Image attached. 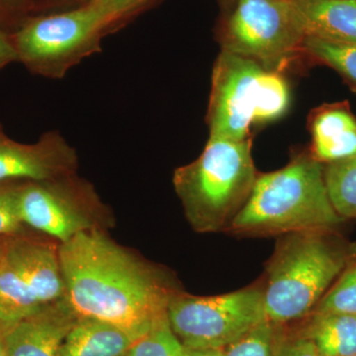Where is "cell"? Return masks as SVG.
Returning a JSON list of instances; mask_svg holds the SVG:
<instances>
[{
  "label": "cell",
  "instance_id": "obj_1",
  "mask_svg": "<svg viewBox=\"0 0 356 356\" xmlns=\"http://www.w3.org/2000/svg\"><path fill=\"white\" fill-rule=\"evenodd\" d=\"M67 298L77 317L144 336L166 316L181 286L172 271L93 231L60 243Z\"/></svg>",
  "mask_w": 356,
  "mask_h": 356
},
{
  "label": "cell",
  "instance_id": "obj_2",
  "mask_svg": "<svg viewBox=\"0 0 356 356\" xmlns=\"http://www.w3.org/2000/svg\"><path fill=\"white\" fill-rule=\"evenodd\" d=\"M355 262L356 242L337 229L277 236L261 280L266 320L274 325L304 320Z\"/></svg>",
  "mask_w": 356,
  "mask_h": 356
},
{
  "label": "cell",
  "instance_id": "obj_3",
  "mask_svg": "<svg viewBox=\"0 0 356 356\" xmlns=\"http://www.w3.org/2000/svg\"><path fill=\"white\" fill-rule=\"evenodd\" d=\"M325 165L309 153L281 170L257 175L250 198L227 233L245 238L280 236L298 232L341 229L346 220L332 206Z\"/></svg>",
  "mask_w": 356,
  "mask_h": 356
},
{
  "label": "cell",
  "instance_id": "obj_4",
  "mask_svg": "<svg viewBox=\"0 0 356 356\" xmlns=\"http://www.w3.org/2000/svg\"><path fill=\"white\" fill-rule=\"evenodd\" d=\"M257 175L252 140L209 137L195 161L175 170L172 184L191 228L217 233L247 203Z\"/></svg>",
  "mask_w": 356,
  "mask_h": 356
},
{
  "label": "cell",
  "instance_id": "obj_5",
  "mask_svg": "<svg viewBox=\"0 0 356 356\" xmlns=\"http://www.w3.org/2000/svg\"><path fill=\"white\" fill-rule=\"evenodd\" d=\"M289 104V86L280 72L229 51L218 56L206 116L209 137L250 139L252 124L280 118Z\"/></svg>",
  "mask_w": 356,
  "mask_h": 356
},
{
  "label": "cell",
  "instance_id": "obj_6",
  "mask_svg": "<svg viewBox=\"0 0 356 356\" xmlns=\"http://www.w3.org/2000/svg\"><path fill=\"white\" fill-rule=\"evenodd\" d=\"M111 31L108 11L86 0L72 10L28 20L11 38L18 62L38 76L57 81L86 58L102 53L103 37Z\"/></svg>",
  "mask_w": 356,
  "mask_h": 356
},
{
  "label": "cell",
  "instance_id": "obj_7",
  "mask_svg": "<svg viewBox=\"0 0 356 356\" xmlns=\"http://www.w3.org/2000/svg\"><path fill=\"white\" fill-rule=\"evenodd\" d=\"M18 207L28 229L58 243L88 232H109L116 224L95 185L79 172L22 182Z\"/></svg>",
  "mask_w": 356,
  "mask_h": 356
},
{
  "label": "cell",
  "instance_id": "obj_8",
  "mask_svg": "<svg viewBox=\"0 0 356 356\" xmlns=\"http://www.w3.org/2000/svg\"><path fill=\"white\" fill-rule=\"evenodd\" d=\"M168 323L189 350H224L266 320L261 281L216 296L184 291L168 303Z\"/></svg>",
  "mask_w": 356,
  "mask_h": 356
},
{
  "label": "cell",
  "instance_id": "obj_9",
  "mask_svg": "<svg viewBox=\"0 0 356 356\" xmlns=\"http://www.w3.org/2000/svg\"><path fill=\"white\" fill-rule=\"evenodd\" d=\"M229 9L222 50L276 72L303 51L307 32L295 0H235Z\"/></svg>",
  "mask_w": 356,
  "mask_h": 356
},
{
  "label": "cell",
  "instance_id": "obj_10",
  "mask_svg": "<svg viewBox=\"0 0 356 356\" xmlns=\"http://www.w3.org/2000/svg\"><path fill=\"white\" fill-rule=\"evenodd\" d=\"M76 149L58 131L41 136L34 144L16 142L0 125V184L42 181L79 172Z\"/></svg>",
  "mask_w": 356,
  "mask_h": 356
},
{
  "label": "cell",
  "instance_id": "obj_11",
  "mask_svg": "<svg viewBox=\"0 0 356 356\" xmlns=\"http://www.w3.org/2000/svg\"><path fill=\"white\" fill-rule=\"evenodd\" d=\"M4 254L24 278L43 306L67 296L64 273L60 264V243L51 238L26 235L3 238Z\"/></svg>",
  "mask_w": 356,
  "mask_h": 356
},
{
  "label": "cell",
  "instance_id": "obj_12",
  "mask_svg": "<svg viewBox=\"0 0 356 356\" xmlns=\"http://www.w3.org/2000/svg\"><path fill=\"white\" fill-rule=\"evenodd\" d=\"M77 315L67 298L2 330L9 356H58Z\"/></svg>",
  "mask_w": 356,
  "mask_h": 356
},
{
  "label": "cell",
  "instance_id": "obj_13",
  "mask_svg": "<svg viewBox=\"0 0 356 356\" xmlns=\"http://www.w3.org/2000/svg\"><path fill=\"white\" fill-rule=\"evenodd\" d=\"M310 154L323 165L356 156V117L346 102L318 107L310 117Z\"/></svg>",
  "mask_w": 356,
  "mask_h": 356
},
{
  "label": "cell",
  "instance_id": "obj_14",
  "mask_svg": "<svg viewBox=\"0 0 356 356\" xmlns=\"http://www.w3.org/2000/svg\"><path fill=\"white\" fill-rule=\"evenodd\" d=\"M140 337L104 321L79 317L58 356H125Z\"/></svg>",
  "mask_w": 356,
  "mask_h": 356
},
{
  "label": "cell",
  "instance_id": "obj_15",
  "mask_svg": "<svg viewBox=\"0 0 356 356\" xmlns=\"http://www.w3.org/2000/svg\"><path fill=\"white\" fill-rule=\"evenodd\" d=\"M307 36L356 44V0H295Z\"/></svg>",
  "mask_w": 356,
  "mask_h": 356
},
{
  "label": "cell",
  "instance_id": "obj_16",
  "mask_svg": "<svg viewBox=\"0 0 356 356\" xmlns=\"http://www.w3.org/2000/svg\"><path fill=\"white\" fill-rule=\"evenodd\" d=\"M294 329L310 339L318 356L356 355V314H311Z\"/></svg>",
  "mask_w": 356,
  "mask_h": 356
},
{
  "label": "cell",
  "instance_id": "obj_17",
  "mask_svg": "<svg viewBox=\"0 0 356 356\" xmlns=\"http://www.w3.org/2000/svg\"><path fill=\"white\" fill-rule=\"evenodd\" d=\"M44 306L10 259L4 254L0 261V331L29 317Z\"/></svg>",
  "mask_w": 356,
  "mask_h": 356
},
{
  "label": "cell",
  "instance_id": "obj_18",
  "mask_svg": "<svg viewBox=\"0 0 356 356\" xmlns=\"http://www.w3.org/2000/svg\"><path fill=\"white\" fill-rule=\"evenodd\" d=\"M325 181L332 206L346 221L356 220V156L325 165Z\"/></svg>",
  "mask_w": 356,
  "mask_h": 356
},
{
  "label": "cell",
  "instance_id": "obj_19",
  "mask_svg": "<svg viewBox=\"0 0 356 356\" xmlns=\"http://www.w3.org/2000/svg\"><path fill=\"white\" fill-rule=\"evenodd\" d=\"M303 51L336 70L356 88V44L337 43L307 36Z\"/></svg>",
  "mask_w": 356,
  "mask_h": 356
},
{
  "label": "cell",
  "instance_id": "obj_20",
  "mask_svg": "<svg viewBox=\"0 0 356 356\" xmlns=\"http://www.w3.org/2000/svg\"><path fill=\"white\" fill-rule=\"evenodd\" d=\"M180 343L168 323V315L140 337L125 356H185Z\"/></svg>",
  "mask_w": 356,
  "mask_h": 356
},
{
  "label": "cell",
  "instance_id": "obj_21",
  "mask_svg": "<svg viewBox=\"0 0 356 356\" xmlns=\"http://www.w3.org/2000/svg\"><path fill=\"white\" fill-rule=\"evenodd\" d=\"M332 313L356 314V262L341 274L312 314Z\"/></svg>",
  "mask_w": 356,
  "mask_h": 356
},
{
  "label": "cell",
  "instance_id": "obj_22",
  "mask_svg": "<svg viewBox=\"0 0 356 356\" xmlns=\"http://www.w3.org/2000/svg\"><path fill=\"white\" fill-rule=\"evenodd\" d=\"M22 182L0 184V236L26 235L27 227L21 220L18 197Z\"/></svg>",
  "mask_w": 356,
  "mask_h": 356
},
{
  "label": "cell",
  "instance_id": "obj_23",
  "mask_svg": "<svg viewBox=\"0 0 356 356\" xmlns=\"http://www.w3.org/2000/svg\"><path fill=\"white\" fill-rule=\"evenodd\" d=\"M222 353L224 356H274L273 325L264 321Z\"/></svg>",
  "mask_w": 356,
  "mask_h": 356
},
{
  "label": "cell",
  "instance_id": "obj_24",
  "mask_svg": "<svg viewBox=\"0 0 356 356\" xmlns=\"http://www.w3.org/2000/svg\"><path fill=\"white\" fill-rule=\"evenodd\" d=\"M274 356H318L315 344L289 325H273Z\"/></svg>",
  "mask_w": 356,
  "mask_h": 356
},
{
  "label": "cell",
  "instance_id": "obj_25",
  "mask_svg": "<svg viewBox=\"0 0 356 356\" xmlns=\"http://www.w3.org/2000/svg\"><path fill=\"white\" fill-rule=\"evenodd\" d=\"M104 7L113 21V30L139 13L152 0H95Z\"/></svg>",
  "mask_w": 356,
  "mask_h": 356
},
{
  "label": "cell",
  "instance_id": "obj_26",
  "mask_svg": "<svg viewBox=\"0 0 356 356\" xmlns=\"http://www.w3.org/2000/svg\"><path fill=\"white\" fill-rule=\"evenodd\" d=\"M13 62H18V56L13 38L0 31V70Z\"/></svg>",
  "mask_w": 356,
  "mask_h": 356
},
{
  "label": "cell",
  "instance_id": "obj_27",
  "mask_svg": "<svg viewBox=\"0 0 356 356\" xmlns=\"http://www.w3.org/2000/svg\"><path fill=\"white\" fill-rule=\"evenodd\" d=\"M185 356H224V353H222V350H189V348H186Z\"/></svg>",
  "mask_w": 356,
  "mask_h": 356
},
{
  "label": "cell",
  "instance_id": "obj_28",
  "mask_svg": "<svg viewBox=\"0 0 356 356\" xmlns=\"http://www.w3.org/2000/svg\"><path fill=\"white\" fill-rule=\"evenodd\" d=\"M23 0H0V13L6 9H13L19 6Z\"/></svg>",
  "mask_w": 356,
  "mask_h": 356
},
{
  "label": "cell",
  "instance_id": "obj_29",
  "mask_svg": "<svg viewBox=\"0 0 356 356\" xmlns=\"http://www.w3.org/2000/svg\"><path fill=\"white\" fill-rule=\"evenodd\" d=\"M0 356H9L8 353H7L6 343H4L1 331H0Z\"/></svg>",
  "mask_w": 356,
  "mask_h": 356
},
{
  "label": "cell",
  "instance_id": "obj_30",
  "mask_svg": "<svg viewBox=\"0 0 356 356\" xmlns=\"http://www.w3.org/2000/svg\"><path fill=\"white\" fill-rule=\"evenodd\" d=\"M222 6L227 7V8H229L232 6V4L235 2V0H221Z\"/></svg>",
  "mask_w": 356,
  "mask_h": 356
},
{
  "label": "cell",
  "instance_id": "obj_31",
  "mask_svg": "<svg viewBox=\"0 0 356 356\" xmlns=\"http://www.w3.org/2000/svg\"><path fill=\"white\" fill-rule=\"evenodd\" d=\"M2 255H3V238L0 240V261H1Z\"/></svg>",
  "mask_w": 356,
  "mask_h": 356
},
{
  "label": "cell",
  "instance_id": "obj_32",
  "mask_svg": "<svg viewBox=\"0 0 356 356\" xmlns=\"http://www.w3.org/2000/svg\"><path fill=\"white\" fill-rule=\"evenodd\" d=\"M350 356H356V355H350Z\"/></svg>",
  "mask_w": 356,
  "mask_h": 356
}]
</instances>
